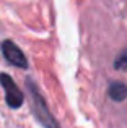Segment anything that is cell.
<instances>
[{
	"mask_svg": "<svg viewBox=\"0 0 127 128\" xmlns=\"http://www.w3.org/2000/svg\"><path fill=\"white\" fill-rule=\"evenodd\" d=\"M2 52H3V57L7 58V62H10L12 65L18 66V68H25V70L28 68V58L25 57L21 49L13 41H10V39L3 41L2 42Z\"/></svg>",
	"mask_w": 127,
	"mask_h": 128,
	"instance_id": "3",
	"label": "cell"
},
{
	"mask_svg": "<svg viewBox=\"0 0 127 128\" xmlns=\"http://www.w3.org/2000/svg\"><path fill=\"white\" fill-rule=\"evenodd\" d=\"M108 94L112 100L116 102H122V100L127 99V84L121 81H114L109 84V89H108Z\"/></svg>",
	"mask_w": 127,
	"mask_h": 128,
	"instance_id": "4",
	"label": "cell"
},
{
	"mask_svg": "<svg viewBox=\"0 0 127 128\" xmlns=\"http://www.w3.org/2000/svg\"><path fill=\"white\" fill-rule=\"evenodd\" d=\"M0 84L5 89V100L7 106L10 109H20L25 102V96H23L21 89L16 86V83L13 81V78L7 73H0Z\"/></svg>",
	"mask_w": 127,
	"mask_h": 128,
	"instance_id": "2",
	"label": "cell"
},
{
	"mask_svg": "<svg viewBox=\"0 0 127 128\" xmlns=\"http://www.w3.org/2000/svg\"><path fill=\"white\" fill-rule=\"evenodd\" d=\"M26 86L29 89V96H31V109H33V114H34L36 120L41 123L44 128H60L57 123V120L54 118V115L51 114V110L47 109L46 106V100L42 99L41 92L38 91V88L33 81H26Z\"/></svg>",
	"mask_w": 127,
	"mask_h": 128,
	"instance_id": "1",
	"label": "cell"
},
{
	"mask_svg": "<svg viewBox=\"0 0 127 128\" xmlns=\"http://www.w3.org/2000/svg\"><path fill=\"white\" fill-rule=\"evenodd\" d=\"M112 65H114V68L119 70V72H125L127 70V49H124L121 54H119Z\"/></svg>",
	"mask_w": 127,
	"mask_h": 128,
	"instance_id": "5",
	"label": "cell"
}]
</instances>
